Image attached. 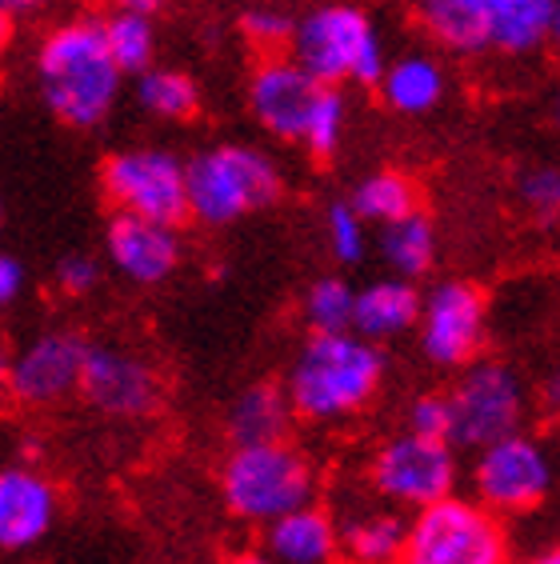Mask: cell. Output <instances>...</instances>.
<instances>
[{
  "instance_id": "obj_1",
  "label": "cell",
  "mask_w": 560,
  "mask_h": 564,
  "mask_svg": "<svg viewBox=\"0 0 560 564\" xmlns=\"http://www.w3.org/2000/svg\"><path fill=\"white\" fill-rule=\"evenodd\" d=\"M36 85L44 109L68 129H97L112 117L125 73L108 56L100 17H73L41 36Z\"/></svg>"
},
{
  "instance_id": "obj_2",
  "label": "cell",
  "mask_w": 560,
  "mask_h": 564,
  "mask_svg": "<svg viewBox=\"0 0 560 564\" xmlns=\"http://www.w3.org/2000/svg\"><path fill=\"white\" fill-rule=\"evenodd\" d=\"M385 384V352L356 333H313L284 380L292 421L345 424L377 401Z\"/></svg>"
},
{
  "instance_id": "obj_3",
  "label": "cell",
  "mask_w": 560,
  "mask_h": 564,
  "mask_svg": "<svg viewBox=\"0 0 560 564\" xmlns=\"http://www.w3.org/2000/svg\"><path fill=\"white\" fill-rule=\"evenodd\" d=\"M284 173L257 144H213L184 161V217L208 228L237 225L248 213H260L280 200Z\"/></svg>"
},
{
  "instance_id": "obj_4",
  "label": "cell",
  "mask_w": 560,
  "mask_h": 564,
  "mask_svg": "<svg viewBox=\"0 0 560 564\" xmlns=\"http://www.w3.org/2000/svg\"><path fill=\"white\" fill-rule=\"evenodd\" d=\"M220 500L228 517L265 529L284 512L316 500V465L304 448L284 441L265 445H233L220 465Z\"/></svg>"
},
{
  "instance_id": "obj_5",
  "label": "cell",
  "mask_w": 560,
  "mask_h": 564,
  "mask_svg": "<svg viewBox=\"0 0 560 564\" xmlns=\"http://www.w3.org/2000/svg\"><path fill=\"white\" fill-rule=\"evenodd\" d=\"M289 48L292 61L329 88L348 85V80L377 85L388 61L373 17L348 0H329V4L304 12L301 21L292 24Z\"/></svg>"
},
{
  "instance_id": "obj_6",
  "label": "cell",
  "mask_w": 560,
  "mask_h": 564,
  "mask_svg": "<svg viewBox=\"0 0 560 564\" xmlns=\"http://www.w3.org/2000/svg\"><path fill=\"white\" fill-rule=\"evenodd\" d=\"M400 564H508V529L485 505L453 492L409 517Z\"/></svg>"
},
{
  "instance_id": "obj_7",
  "label": "cell",
  "mask_w": 560,
  "mask_h": 564,
  "mask_svg": "<svg viewBox=\"0 0 560 564\" xmlns=\"http://www.w3.org/2000/svg\"><path fill=\"white\" fill-rule=\"evenodd\" d=\"M461 453L449 441H429L409 429L385 436L368 456V492L400 512L429 509L461 489Z\"/></svg>"
},
{
  "instance_id": "obj_8",
  "label": "cell",
  "mask_w": 560,
  "mask_h": 564,
  "mask_svg": "<svg viewBox=\"0 0 560 564\" xmlns=\"http://www.w3.org/2000/svg\"><path fill=\"white\" fill-rule=\"evenodd\" d=\"M449 409H453L449 445L456 453H476L500 436L528 429L532 397H528V380L513 365L473 360V365H464L461 380L449 392Z\"/></svg>"
},
{
  "instance_id": "obj_9",
  "label": "cell",
  "mask_w": 560,
  "mask_h": 564,
  "mask_svg": "<svg viewBox=\"0 0 560 564\" xmlns=\"http://www.w3.org/2000/svg\"><path fill=\"white\" fill-rule=\"evenodd\" d=\"M552 485H557V465H552L549 445L528 429L500 436L473 453V468H469L473 500L500 521L532 517L552 497Z\"/></svg>"
},
{
  "instance_id": "obj_10",
  "label": "cell",
  "mask_w": 560,
  "mask_h": 564,
  "mask_svg": "<svg viewBox=\"0 0 560 564\" xmlns=\"http://www.w3.org/2000/svg\"><path fill=\"white\" fill-rule=\"evenodd\" d=\"M100 188L117 213L161 225L184 220V161L173 149H117L100 164Z\"/></svg>"
},
{
  "instance_id": "obj_11",
  "label": "cell",
  "mask_w": 560,
  "mask_h": 564,
  "mask_svg": "<svg viewBox=\"0 0 560 564\" xmlns=\"http://www.w3.org/2000/svg\"><path fill=\"white\" fill-rule=\"evenodd\" d=\"M420 352L437 369H464L481 360L488 337V296L473 281H441L429 296H420L417 325Z\"/></svg>"
},
{
  "instance_id": "obj_12",
  "label": "cell",
  "mask_w": 560,
  "mask_h": 564,
  "mask_svg": "<svg viewBox=\"0 0 560 564\" xmlns=\"http://www.w3.org/2000/svg\"><path fill=\"white\" fill-rule=\"evenodd\" d=\"M76 392L100 416L149 421L164 404V377L144 352H132L125 345H88Z\"/></svg>"
},
{
  "instance_id": "obj_13",
  "label": "cell",
  "mask_w": 560,
  "mask_h": 564,
  "mask_svg": "<svg viewBox=\"0 0 560 564\" xmlns=\"http://www.w3.org/2000/svg\"><path fill=\"white\" fill-rule=\"evenodd\" d=\"M88 340L73 328H44L9 360V397L24 409H53L80 384Z\"/></svg>"
},
{
  "instance_id": "obj_14",
  "label": "cell",
  "mask_w": 560,
  "mask_h": 564,
  "mask_svg": "<svg viewBox=\"0 0 560 564\" xmlns=\"http://www.w3.org/2000/svg\"><path fill=\"white\" fill-rule=\"evenodd\" d=\"M324 88L329 85L313 80L292 56H265L252 68V76H248V112H252V120L269 132L272 141L301 144L309 117H313Z\"/></svg>"
},
{
  "instance_id": "obj_15",
  "label": "cell",
  "mask_w": 560,
  "mask_h": 564,
  "mask_svg": "<svg viewBox=\"0 0 560 564\" xmlns=\"http://www.w3.org/2000/svg\"><path fill=\"white\" fill-rule=\"evenodd\" d=\"M61 492L36 465L0 468V553H29L53 532Z\"/></svg>"
},
{
  "instance_id": "obj_16",
  "label": "cell",
  "mask_w": 560,
  "mask_h": 564,
  "mask_svg": "<svg viewBox=\"0 0 560 564\" xmlns=\"http://www.w3.org/2000/svg\"><path fill=\"white\" fill-rule=\"evenodd\" d=\"M105 257L129 284L149 289V284H164L181 269L184 245L176 225L117 213L105 228Z\"/></svg>"
},
{
  "instance_id": "obj_17",
  "label": "cell",
  "mask_w": 560,
  "mask_h": 564,
  "mask_svg": "<svg viewBox=\"0 0 560 564\" xmlns=\"http://www.w3.org/2000/svg\"><path fill=\"white\" fill-rule=\"evenodd\" d=\"M336 517V561L345 564H400L405 524L409 517L373 492L353 497L348 505H329Z\"/></svg>"
},
{
  "instance_id": "obj_18",
  "label": "cell",
  "mask_w": 560,
  "mask_h": 564,
  "mask_svg": "<svg viewBox=\"0 0 560 564\" xmlns=\"http://www.w3.org/2000/svg\"><path fill=\"white\" fill-rule=\"evenodd\" d=\"M269 564H336V517L329 505H301L260 529Z\"/></svg>"
},
{
  "instance_id": "obj_19",
  "label": "cell",
  "mask_w": 560,
  "mask_h": 564,
  "mask_svg": "<svg viewBox=\"0 0 560 564\" xmlns=\"http://www.w3.org/2000/svg\"><path fill=\"white\" fill-rule=\"evenodd\" d=\"M488 17V48L505 56L545 53L557 41L560 0H481Z\"/></svg>"
},
{
  "instance_id": "obj_20",
  "label": "cell",
  "mask_w": 560,
  "mask_h": 564,
  "mask_svg": "<svg viewBox=\"0 0 560 564\" xmlns=\"http://www.w3.org/2000/svg\"><path fill=\"white\" fill-rule=\"evenodd\" d=\"M420 313V293L412 281L400 276H377L356 289L353 296V333L368 345H388V340L412 333Z\"/></svg>"
},
{
  "instance_id": "obj_21",
  "label": "cell",
  "mask_w": 560,
  "mask_h": 564,
  "mask_svg": "<svg viewBox=\"0 0 560 564\" xmlns=\"http://www.w3.org/2000/svg\"><path fill=\"white\" fill-rule=\"evenodd\" d=\"M377 88L392 112H400V117H424L449 93V73H444V65L432 53L412 48V53H400L397 61H385Z\"/></svg>"
},
{
  "instance_id": "obj_22",
  "label": "cell",
  "mask_w": 560,
  "mask_h": 564,
  "mask_svg": "<svg viewBox=\"0 0 560 564\" xmlns=\"http://www.w3.org/2000/svg\"><path fill=\"white\" fill-rule=\"evenodd\" d=\"M292 424L289 397L280 384H248L237 401L228 404L225 429L233 445H265V441H284Z\"/></svg>"
},
{
  "instance_id": "obj_23",
  "label": "cell",
  "mask_w": 560,
  "mask_h": 564,
  "mask_svg": "<svg viewBox=\"0 0 560 564\" xmlns=\"http://www.w3.org/2000/svg\"><path fill=\"white\" fill-rule=\"evenodd\" d=\"M377 249H380V261H385L388 276L420 281V276H429L432 272L441 245H437V228H432V220L417 208V213L392 220V225H380Z\"/></svg>"
},
{
  "instance_id": "obj_24",
  "label": "cell",
  "mask_w": 560,
  "mask_h": 564,
  "mask_svg": "<svg viewBox=\"0 0 560 564\" xmlns=\"http://www.w3.org/2000/svg\"><path fill=\"white\" fill-rule=\"evenodd\" d=\"M420 21L444 53L481 56L488 53V17L481 0H424L417 4Z\"/></svg>"
},
{
  "instance_id": "obj_25",
  "label": "cell",
  "mask_w": 560,
  "mask_h": 564,
  "mask_svg": "<svg viewBox=\"0 0 560 564\" xmlns=\"http://www.w3.org/2000/svg\"><path fill=\"white\" fill-rule=\"evenodd\" d=\"M348 208L365 225H392V220L409 217L420 208V188L412 176L397 173V169H377L356 181L353 196H348Z\"/></svg>"
},
{
  "instance_id": "obj_26",
  "label": "cell",
  "mask_w": 560,
  "mask_h": 564,
  "mask_svg": "<svg viewBox=\"0 0 560 564\" xmlns=\"http://www.w3.org/2000/svg\"><path fill=\"white\" fill-rule=\"evenodd\" d=\"M137 105L157 120H193L201 109V88L181 68L149 65L137 73Z\"/></svg>"
},
{
  "instance_id": "obj_27",
  "label": "cell",
  "mask_w": 560,
  "mask_h": 564,
  "mask_svg": "<svg viewBox=\"0 0 560 564\" xmlns=\"http://www.w3.org/2000/svg\"><path fill=\"white\" fill-rule=\"evenodd\" d=\"M100 33H105V48L112 56V65L125 76H137L157 61V24L152 17H140V12H112L100 21Z\"/></svg>"
},
{
  "instance_id": "obj_28",
  "label": "cell",
  "mask_w": 560,
  "mask_h": 564,
  "mask_svg": "<svg viewBox=\"0 0 560 564\" xmlns=\"http://www.w3.org/2000/svg\"><path fill=\"white\" fill-rule=\"evenodd\" d=\"M353 296L356 289L345 276H321L304 293V321L313 333H353Z\"/></svg>"
},
{
  "instance_id": "obj_29",
  "label": "cell",
  "mask_w": 560,
  "mask_h": 564,
  "mask_svg": "<svg viewBox=\"0 0 560 564\" xmlns=\"http://www.w3.org/2000/svg\"><path fill=\"white\" fill-rule=\"evenodd\" d=\"M345 132H348V100H345V93L324 88L321 100H316L313 117H309V129H304L301 144L313 152L316 161H329V156H336V149L345 144Z\"/></svg>"
},
{
  "instance_id": "obj_30",
  "label": "cell",
  "mask_w": 560,
  "mask_h": 564,
  "mask_svg": "<svg viewBox=\"0 0 560 564\" xmlns=\"http://www.w3.org/2000/svg\"><path fill=\"white\" fill-rule=\"evenodd\" d=\"M324 245L341 264H360L368 257V225L348 208V200L324 213Z\"/></svg>"
},
{
  "instance_id": "obj_31",
  "label": "cell",
  "mask_w": 560,
  "mask_h": 564,
  "mask_svg": "<svg viewBox=\"0 0 560 564\" xmlns=\"http://www.w3.org/2000/svg\"><path fill=\"white\" fill-rule=\"evenodd\" d=\"M517 196L525 213L540 225H557L560 217V173L557 164H532L517 176Z\"/></svg>"
},
{
  "instance_id": "obj_32",
  "label": "cell",
  "mask_w": 560,
  "mask_h": 564,
  "mask_svg": "<svg viewBox=\"0 0 560 564\" xmlns=\"http://www.w3.org/2000/svg\"><path fill=\"white\" fill-rule=\"evenodd\" d=\"M292 17L280 4H252V9L240 17V33H245V41L257 48V53L265 56H277L289 48L292 41Z\"/></svg>"
},
{
  "instance_id": "obj_33",
  "label": "cell",
  "mask_w": 560,
  "mask_h": 564,
  "mask_svg": "<svg viewBox=\"0 0 560 564\" xmlns=\"http://www.w3.org/2000/svg\"><path fill=\"white\" fill-rule=\"evenodd\" d=\"M405 429L417 436H429V441H449V429H453L449 392H420V397H412L409 413H405Z\"/></svg>"
},
{
  "instance_id": "obj_34",
  "label": "cell",
  "mask_w": 560,
  "mask_h": 564,
  "mask_svg": "<svg viewBox=\"0 0 560 564\" xmlns=\"http://www.w3.org/2000/svg\"><path fill=\"white\" fill-rule=\"evenodd\" d=\"M100 281V261L88 252H68L56 261V289L65 296H88Z\"/></svg>"
},
{
  "instance_id": "obj_35",
  "label": "cell",
  "mask_w": 560,
  "mask_h": 564,
  "mask_svg": "<svg viewBox=\"0 0 560 564\" xmlns=\"http://www.w3.org/2000/svg\"><path fill=\"white\" fill-rule=\"evenodd\" d=\"M24 289H29V276H24V264L12 257V252H0V313H9L12 304L21 301Z\"/></svg>"
},
{
  "instance_id": "obj_36",
  "label": "cell",
  "mask_w": 560,
  "mask_h": 564,
  "mask_svg": "<svg viewBox=\"0 0 560 564\" xmlns=\"http://www.w3.org/2000/svg\"><path fill=\"white\" fill-rule=\"evenodd\" d=\"M53 0H0V12L9 17V21H17V17H33V12L49 9Z\"/></svg>"
},
{
  "instance_id": "obj_37",
  "label": "cell",
  "mask_w": 560,
  "mask_h": 564,
  "mask_svg": "<svg viewBox=\"0 0 560 564\" xmlns=\"http://www.w3.org/2000/svg\"><path fill=\"white\" fill-rule=\"evenodd\" d=\"M173 0H117L120 12H140V17H157L161 9H169Z\"/></svg>"
},
{
  "instance_id": "obj_38",
  "label": "cell",
  "mask_w": 560,
  "mask_h": 564,
  "mask_svg": "<svg viewBox=\"0 0 560 564\" xmlns=\"http://www.w3.org/2000/svg\"><path fill=\"white\" fill-rule=\"evenodd\" d=\"M9 360H12V348L0 337V401L9 397Z\"/></svg>"
},
{
  "instance_id": "obj_39",
  "label": "cell",
  "mask_w": 560,
  "mask_h": 564,
  "mask_svg": "<svg viewBox=\"0 0 560 564\" xmlns=\"http://www.w3.org/2000/svg\"><path fill=\"white\" fill-rule=\"evenodd\" d=\"M9 44H12V21L0 12V56H4V48H9Z\"/></svg>"
},
{
  "instance_id": "obj_40",
  "label": "cell",
  "mask_w": 560,
  "mask_h": 564,
  "mask_svg": "<svg viewBox=\"0 0 560 564\" xmlns=\"http://www.w3.org/2000/svg\"><path fill=\"white\" fill-rule=\"evenodd\" d=\"M525 564H560V553H557V549H540V553L528 556Z\"/></svg>"
},
{
  "instance_id": "obj_41",
  "label": "cell",
  "mask_w": 560,
  "mask_h": 564,
  "mask_svg": "<svg viewBox=\"0 0 560 564\" xmlns=\"http://www.w3.org/2000/svg\"><path fill=\"white\" fill-rule=\"evenodd\" d=\"M228 564H269L260 553H240V556H233Z\"/></svg>"
},
{
  "instance_id": "obj_42",
  "label": "cell",
  "mask_w": 560,
  "mask_h": 564,
  "mask_svg": "<svg viewBox=\"0 0 560 564\" xmlns=\"http://www.w3.org/2000/svg\"><path fill=\"white\" fill-rule=\"evenodd\" d=\"M0 225H4V205H0Z\"/></svg>"
},
{
  "instance_id": "obj_43",
  "label": "cell",
  "mask_w": 560,
  "mask_h": 564,
  "mask_svg": "<svg viewBox=\"0 0 560 564\" xmlns=\"http://www.w3.org/2000/svg\"><path fill=\"white\" fill-rule=\"evenodd\" d=\"M417 4H424V0H417Z\"/></svg>"
}]
</instances>
